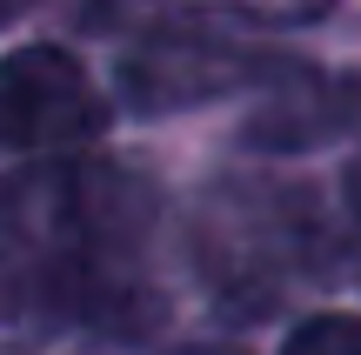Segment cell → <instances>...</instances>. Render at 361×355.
I'll return each mask as SVG.
<instances>
[{"mask_svg": "<svg viewBox=\"0 0 361 355\" xmlns=\"http://www.w3.org/2000/svg\"><path fill=\"white\" fill-rule=\"evenodd\" d=\"M154 228L141 174L107 161H47L0 181V322L87 315L114 322L134 255Z\"/></svg>", "mask_w": 361, "mask_h": 355, "instance_id": "6da1fadb", "label": "cell"}, {"mask_svg": "<svg viewBox=\"0 0 361 355\" xmlns=\"http://www.w3.org/2000/svg\"><path fill=\"white\" fill-rule=\"evenodd\" d=\"M261 74H274V61L261 47H247V40H234V34H214V27H154L121 61V101L134 114H174V107H201L214 94H234Z\"/></svg>", "mask_w": 361, "mask_h": 355, "instance_id": "7a4b0ae2", "label": "cell"}, {"mask_svg": "<svg viewBox=\"0 0 361 355\" xmlns=\"http://www.w3.org/2000/svg\"><path fill=\"white\" fill-rule=\"evenodd\" d=\"M107 128V101L67 47H20L0 61V155L94 141Z\"/></svg>", "mask_w": 361, "mask_h": 355, "instance_id": "3957f363", "label": "cell"}, {"mask_svg": "<svg viewBox=\"0 0 361 355\" xmlns=\"http://www.w3.org/2000/svg\"><path fill=\"white\" fill-rule=\"evenodd\" d=\"M355 128H361V74L295 67L241 121V148H255V155H308V148H328Z\"/></svg>", "mask_w": 361, "mask_h": 355, "instance_id": "277c9868", "label": "cell"}, {"mask_svg": "<svg viewBox=\"0 0 361 355\" xmlns=\"http://www.w3.org/2000/svg\"><path fill=\"white\" fill-rule=\"evenodd\" d=\"M281 355H361V315H314V322H301Z\"/></svg>", "mask_w": 361, "mask_h": 355, "instance_id": "5b68a950", "label": "cell"}, {"mask_svg": "<svg viewBox=\"0 0 361 355\" xmlns=\"http://www.w3.org/2000/svg\"><path fill=\"white\" fill-rule=\"evenodd\" d=\"M247 20H322L335 0H234Z\"/></svg>", "mask_w": 361, "mask_h": 355, "instance_id": "8992f818", "label": "cell"}, {"mask_svg": "<svg viewBox=\"0 0 361 355\" xmlns=\"http://www.w3.org/2000/svg\"><path fill=\"white\" fill-rule=\"evenodd\" d=\"M168 355H247V349H221V342H194V349H168Z\"/></svg>", "mask_w": 361, "mask_h": 355, "instance_id": "52a82bcc", "label": "cell"}, {"mask_svg": "<svg viewBox=\"0 0 361 355\" xmlns=\"http://www.w3.org/2000/svg\"><path fill=\"white\" fill-rule=\"evenodd\" d=\"M348 201H355V215H361V161L348 168Z\"/></svg>", "mask_w": 361, "mask_h": 355, "instance_id": "ba28073f", "label": "cell"}]
</instances>
